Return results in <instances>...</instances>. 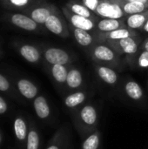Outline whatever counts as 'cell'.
I'll return each mask as SVG.
<instances>
[{
    "instance_id": "cell-13",
    "label": "cell",
    "mask_w": 148,
    "mask_h": 149,
    "mask_svg": "<svg viewBox=\"0 0 148 149\" xmlns=\"http://www.w3.org/2000/svg\"><path fill=\"white\" fill-rule=\"evenodd\" d=\"M28 132L29 128L26 121L21 117H17L14 120V133L17 140L20 142L25 141L27 140Z\"/></svg>"
},
{
    "instance_id": "cell-19",
    "label": "cell",
    "mask_w": 148,
    "mask_h": 149,
    "mask_svg": "<svg viewBox=\"0 0 148 149\" xmlns=\"http://www.w3.org/2000/svg\"><path fill=\"white\" fill-rule=\"evenodd\" d=\"M51 74L53 79L60 84L66 82L68 72L64 65H52L51 67Z\"/></svg>"
},
{
    "instance_id": "cell-31",
    "label": "cell",
    "mask_w": 148,
    "mask_h": 149,
    "mask_svg": "<svg viewBox=\"0 0 148 149\" xmlns=\"http://www.w3.org/2000/svg\"><path fill=\"white\" fill-rule=\"evenodd\" d=\"M8 110V105L3 98L0 96V114H4Z\"/></svg>"
},
{
    "instance_id": "cell-20",
    "label": "cell",
    "mask_w": 148,
    "mask_h": 149,
    "mask_svg": "<svg viewBox=\"0 0 148 149\" xmlns=\"http://www.w3.org/2000/svg\"><path fill=\"white\" fill-rule=\"evenodd\" d=\"M72 23L75 27L85 31L92 30L93 28V23L90 19H88V17H82L77 14L72 17Z\"/></svg>"
},
{
    "instance_id": "cell-16",
    "label": "cell",
    "mask_w": 148,
    "mask_h": 149,
    "mask_svg": "<svg viewBox=\"0 0 148 149\" xmlns=\"http://www.w3.org/2000/svg\"><path fill=\"white\" fill-rule=\"evenodd\" d=\"M44 24H45V27L54 34L59 35L63 31V24H62L60 19L56 15L51 14L47 18Z\"/></svg>"
},
{
    "instance_id": "cell-36",
    "label": "cell",
    "mask_w": 148,
    "mask_h": 149,
    "mask_svg": "<svg viewBox=\"0 0 148 149\" xmlns=\"http://www.w3.org/2000/svg\"><path fill=\"white\" fill-rule=\"evenodd\" d=\"M67 149H71V146H70V147H69V148H68Z\"/></svg>"
},
{
    "instance_id": "cell-26",
    "label": "cell",
    "mask_w": 148,
    "mask_h": 149,
    "mask_svg": "<svg viewBox=\"0 0 148 149\" xmlns=\"http://www.w3.org/2000/svg\"><path fill=\"white\" fill-rule=\"evenodd\" d=\"M144 22H145V17L141 14H133L130 16L129 18L127 19V24L133 29L141 27Z\"/></svg>"
},
{
    "instance_id": "cell-8",
    "label": "cell",
    "mask_w": 148,
    "mask_h": 149,
    "mask_svg": "<svg viewBox=\"0 0 148 149\" xmlns=\"http://www.w3.org/2000/svg\"><path fill=\"white\" fill-rule=\"evenodd\" d=\"M97 11L101 16H105L110 18H119L123 16L121 9L116 4H111L108 3H102L97 6Z\"/></svg>"
},
{
    "instance_id": "cell-2",
    "label": "cell",
    "mask_w": 148,
    "mask_h": 149,
    "mask_svg": "<svg viewBox=\"0 0 148 149\" xmlns=\"http://www.w3.org/2000/svg\"><path fill=\"white\" fill-rule=\"evenodd\" d=\"M2 18L6 23L27 31H35L38 29V24L30 16L21 12H7L2 15Z\"/></svg>"
},
{
    "instance_id": "cell-11",
    "label": "cell",
    "mask_w": 148,
    "mask_h": 149,
    "mask_svg": "<svg viewBox=\"0 0 148 149\" xmlns=\"http://www.w3.org/2000/svg\"><path fill=\"white\" fill-rule=\"evenodd\" d=\"M25 14L30 16L38 24H44L47 18L51 15V12L50 9L40 6V7H35L31 9V10L27 11Z\"/></svg>"
},
{
    "instance_id": "cell-27",
    "label": "cell",
    "mask_w": 148,
    "mask_h": 149,
    "mask_svg": "<svg viewBox=\"0 0 148 149\" xmlns=\"http://www.w3.org/2000/svg\"><path fill=\"white\" fill-rule=\"evenodd\" d=\"M11 91H12V87L10 82L4 75L0 73V92L10 93Z\"/></svg>"
},
{
    "instance_id": "cell-18",
    "label": "cell",
    "mask_w": 148,
    "mask_h": 149,
    "mask_svg": "<svg viewBox=\"0 0 148 149\" xmlns=\"http://www.w3.org/2000/svg\"><path fill=\"white\" fill-rule=\"evenodd\" d=\"M82 81H83V79H82V75L79 71L71 70L68 72L67 79H66V84L70 88H72V89L79 88L81 86Z\"/></svg>"
},
{
    "instance_id": "cell-28",
    "label": "cell",
    "mask_w": 148,
    "mask_h": 149,
    "mask_svg": "<svg viewBox=\"0 0 148 149\" xmlns=\"http://www.w3.org/2000/svg\"><path fill=\"white\" fill-rule=\"evenodd\" d=\"M129 37V31L126 29H117L110 33V38L113 39H122Z\"/></svg>"
},
{
    "instance_id": "cell-17",
    "label": "cell",
    "mask_w": 148,
    "mask_h": 149,
    "mask_svg": "<svg viewBox=\"0 0 148 149\" xmlns=\"http://www.w3.org/2000/svg\"><path fill=\"white\" fill-rule=\"evenodd\" d=\"M99 76L103 81L110 85L115 84L118 80V76L116 72L113 69L106 66H101L99 68Z\"/></svg>"
},
{
    "instance_id": "cell-1",
    "label": "cell",
    "mask_w": 148,
    "mask_h": 149,
    "mask_svg": "<svg viewBox=\"0 0 148 149\" xmlns=\"http://www.w3.org/2000/svg\"><path fill=\"white\" fill-rule=\"evenodd\" d=\"M73 125L81 137H85L98 129L99 113L92 104H85L72 112Z\"/></svg>"
},
{
    "instance_id": "cell-3",
    "label": "cell",
    "mask_w": 148,
    "mask_h": 149,
    "mask_svg": "<svg viewBox=\"0 0 148 149\" xmlns=\"http://www.w3.org/2000/svg\"><path fill=\"white\" fill-rule=\"evenodd\" d=\"M70 146V129L67 125H63L53 134L45 149H67Z\"/></svg>"
},
{
    "instance_id": "cell-21",
    "label": "cell",
    "mask_w": 148,
    "mask_h": 149,
    "mask_svg": "<svg viewBox=\"0 0 148 149\" xmlns=\"http://www.w3.org/2000/svg\"><path fill=\"white\" fill-rule=\"evenodd\" d=\"M94 55L100 60L104 61H111L114 58L113 52L106 46L99 45L97 46L94 50Z\"/></svg>"
},
{
    "instance_id": "cell-35",
    "label": "cell",
    "mask_w": 148,
    "mask_h": 149,
    "mask_svg": "<svg viewBox=\"0 0 148 149\" xmlns=\"http://www.w3.org/2000/svg\"><path fill=\"white\" fill-rule=\"evenodd\" d=\"M1 142H2V135L0 134V144H1Z\"/></svg>"
},
{
    "instance_id": "cell-25",
    "label": "cell",
    "mask_w": 148,
    "mask_h": 149,
    "mask_svg": "<svg viewBox=\"0 0 148 149\" xmlns=\"http://www.w3.org/2000/svg\"><path fill=\"white\" fill-rule=\"evenodd\" d=\"M120 45L122 47L123 51L126 53H129V54L135 53L138 50V47H137L135 41L133 38H131L130 37L120 39Z\"/></svg>"
},
{
    "instance_id": "cell-14",
    "label": "cell",
    "mask_w": 148,
    "mask_h": 149,
    "mask_svg": "<svg viewBox=\"0 0 148 149\" xmlns=\"http://www.w3.org/2000/svg\"><path fill=\"white\" fill-rule=\"evenodd\" d=\"M125 92L126 95L134 101L141 100L144 95L142 88L135 81H128L125 86Z\"/></svg>"
},
{
    "instance_id": "cell-22",
    "label": "cell",
    "mask_w": 148,
    "mask_h": 149,
    "mask_svg": "<svg viewBox=\"0 0 148 149\" xmlns=\"http://www.w3.org/2000/svg\"><path fill=\"white\" fill-rule=\"evenodd\" d=\"M74 36H75V38L78 41V43L83 46L89 45L92 41V36L86 31L82 30V29L77 28L74 31Z\"/></svg>"
},
{
    "instance_id": "cell-24",
    "label": "cell",
    "mask_w": 148,
    "mask_h": 149,
    "mask_svg": "<svg viewBox=\"0 0 148 149\" xmlns=\"http://www.w3.org/2000/svg\"><path fill=\"white\" fill-rule=\"evenodd\" d=\"M145 4L140 1H130L124 6V10L128 14L140 13L144 10Z\"/></svg>"
},
{
    "instance_id": "cell-37",
    "label": "cell",
    "mask_w": 148,
    "mask_h": 149,
    "mask_svg": "<svg viewBox=\"0 0 148 149\" xmlns=\"http://www.w3.org/2000/svg\"><path fill=\"white\" fill-rule=\"evenodd\" d=\"M0 55H1V48H0Z\"/></svg>"
},
{
    "instance_id": "cell-6",
    "label": "cell",
    "mask_w": 148,
    "mask_h": 149,
    "mask_svg": "<svg viewBox=\"0 0 148 149\" xmlns=\"http://www.w3.org/2000/svg\"><path fill=\"white\" fill-rule=\"evenodd\" d=\"M46 61L51 65H65L69 60L68 54L58 48H49L44 52Z\"/></svg>"
},
{
    "instance_id": "cell-12",
    "label": "cell",
    "mask_w": 148,
    "mask_h": 149,
    "mask_svg": "<svg viewBox=\"0 0 148 149\" xmlns=\"http://www.w3.org/2000/svg\"><path fill=\"white\" fill-rule=\"evenodd\" d=\"M86 95L84 92H76L69 94L65 99V105L69 109H78L82 104L85 103Z\"/></svg>"
},
{
    "instance_id": "cell-10",
    "label": "cell",
    "mask_w": 148,
    "mask_h": 149,
    "mask_svg": "<svg viewBox=\"0 0 148 149\" xmlns=\"http://www.w3.org/2000/svg\"><path fill=\"white\" fill-rule=\"evenodd\" d=\"M101 134L99 129L94 130L85 137L82 142L81 149H100Z\"/></svg>"
},
{
    "instance_id": "cell-4",
    "label": "cell",
    "mask_w": 148,
    "mask_h": 149,
    "mask_svg": "<svg viewBox=\"0 0 148 149\" xmlns=\"http://www.w3.org/2000/svg\"><path fill=\"white\" fill-rule=\"evenodd\" d=\"M14 45H16V48L18 53L20 54V56L27 62L35 64L39 61L41 57L40 52L38 49L34 45L29 44H20V45L14 44Z\"/></svg>"
},
{
    "instance_id": "cell-33",
    "label": "cell",
    "mask_w": 148,
    "mask_h": 149,
    "mask_svg": "<svg viewBox=\"0 0 148 149\" xmlns=\"http://www.w3.org/2000/svg\"><path fill=\"white\" fill-rule=\"evenodd\" d=\"M145 49H146L147 52H148V42L146 44V45H145Z\"/></svg>"
},
{
    "instance_id": "cell-5",
    "label": "cell",
    "mask_w": 148,
    "mask_h": 149,
    "mask_svg": "<svg viewBox=\"0 0 148 149\" xmlns=\"http://www.w3.org/2000/svg\"><path fill=\"white\" fill-rule=\"evenodd\" d=\"M16 86L20 94L27 100H33L38 95V87L34 83L27 79H17L16 81Z\"/></svg>"
},
{
    "instance_id": "cell-15",
    "label": "cell",
    "mask_w": 148,
    "mask_h": 149,
    "mask_svg": "<svg viewBox=\"0 0 148 149\" xmlns=\"http://www.w3.org/2000/svg\"><path fill=\"white\" fill-rule=\"evenodd\" d=\"M40 136L34 125H31L26 140V149H39Z\"/></svg>"
},
{
    "instance_id": "cell-23",
    "label": "cell",
    "mask_w": 148,
    "mask_h": 149,
    "mask_svg": "<svg viewBox=\"0 0 148 149\" xmlns=\"http://www.w3.org/2000/svg\"><path fill=\"white\" fill-rule=\"evenodd\" d=\"M119 26H120L119 21L114 18L103 19L99 23V29L104 31H113L114 30H117Z\"/></svg>"
},
{
    "instance_id": "cell-30",
    "label": "cell",
    "mask_w": 148,
    "mask_h": 149,
    "mask_svg": "<svg viewBox=\"0 0 148 149\" xmlns=\"http://www.w3.org/2000/svg\"><path fill=\"white\" fill-rule=\"evenodd\" d=\"M140 65L142 67H147L148 66V52H145L141 54L139 59Z\"/></svg>"
},
{
    "instance_id": "cell-9",
    "label": "cell",
    "mask_w": 148,
    "mask_h": 149,
    "mask_svg": "<svg viewBox=\"0 0 148 149\" xmlns=\"http://www.w3.org/2000/svg\"><path fill=\"white\" fill-rule=\"evenodd\" d=\"M32 0H0V5L10 11H24L28 9Z\"/></svg>"
},
{
    "instance_id": "cell-34",
    "label": "cell",
    "mask_w": 148,
    "mask_h": 149,
    "mask_svg": "<svg viewBox=\"0 0 148 149\" xmlns=\"http://www.w3.org/2000/svg\"><path fill=\"white\" fill-rule=\"evenodd\" d=\"M145 30H146L147 31H148V22H147V23L146 26H145Z\"/></svg>"
},
{
    "instance_id": "cell-7",
    "label": "cell",
    "mask_w": 148,
    "mask_h": 149,
    "mask_svg": "<svg viewBox=\"0 0 148 149\" xmlns=\"http://www.w3.org/2000/svg\"><path fill=\"white\" fill-rule=\"evenodd\" d=\"M33 107L37 116L42 120H45L51 116V107L47 100L44 96H37L33 100Z\"/></svg>"
},
{
    "instance_id": "cell-32",
    "label": "cell",
    "mask_w": 148,
    "mask_h": 149,
    "mask_svg": "<svg viewBox=\"0 0 148 149\" xmlns=\"http://www.w3.org/2000/svg\"><path fill=\"white\" fill-rule=\"evenodd\" d=\"M131 1H140V2H142V3H146V2H147V0H131Z\"/></svg>"
},
{
    "instance_id": "cell-29",
    "label": "cell",
    "mask_w": 148,
    "mask_h": 149,
    "mask_svg": "<svg viewBox=\"0 0 148 149\" xmlns=\"http://www.w3.org/2000/svg\"><path fill=\"white\" fill-rule=\"evenodd\" d=\"M72 10L77 14V15H79V16H82V17H90V11L88 10V9L83 5H80V4H74L72 6Z\"/></svg>"
}]
</instances>
